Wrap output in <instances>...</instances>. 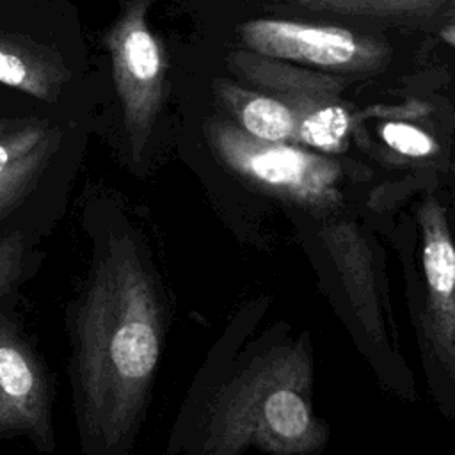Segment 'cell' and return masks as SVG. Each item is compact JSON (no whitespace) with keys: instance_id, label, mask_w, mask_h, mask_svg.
Here are the masks:
<instances>
[{"instance_id":"cell-11","label":"cell","mask_w":455,"mask_h":455,"mask_svg":"<svg viewBox=\"0 0 455 455\" xmlns=\"http://www.w3.org/2000/svg\"><path fill=\"white\" fill-rule=\"evenodd\" d=\"M322 236L339 267L352 304L361 322H364L366 332L373 338H380L382 320L379 313L377 290L370 270V258L364 242L357 236L354 228L347 224L329 226L322 231Z\"/></svg>"},{"instance_id":"cell-7","label":"cell","mask_w":455,"mask_h":455,"mask_svg":"<svg viewBox=\"0 0 455 455\" xmlns=\"http://www.w3.org/2000/svg\"><path fill=\"white\" fill-rule=\"evenodd\" d=\"M146 2H137L110 36L114 76L124 105L132 158H144L148 137L162 101L164 55L144 20Z\"/></svg>"},{"instance_id":"cell-4","label":"cell","mask_w":455,"mask_h":455,"mask_svg":"<svg viewBox=\"0 0 455 455\" xmlns=\"http://www.w3.org/2000/svg\"><path fill=\"white\" fill-rule=\"evenodd\" d=\"M16 300L0 304V439L23 437L39 453H53L52 377Z\"/></svg>"},{"instance_id":"cell-8","label":"cell","mask_w":455,"mask_h":455,"mask_svg":"<svg viewBox=\"0 0 455 455\" xmlns=\"http://www.w3.org/2000/svg\"><path fill=\"white\" fill-rule=\"evenodd\" d=\"M425 272L423 336L430 359L455 380V243L446 212L435 197L419 208Z\"/></svg>"},{"instance_id":"cell-13","label":"cell","mask_w":455,"mask_h":455,"mask_svg":"<svg viewBox=\"0 0 455 455\" xmlns=\"http://www.w3.org/2000/svg\"><path fill=\"white\" fill-rule=\"evenodd\" d=\"M299 7L371 20H423L455 7V0H286Z\"/></svg>"},{"instance_id":"cell-5","label":"cell","mask_w":455,"mask_h":455,"mask_svg":"<svg viewBox=\"0 0 455 455\" xmlns=\"http://www.w3.org/2000/svg\"><path fill=\"white\" fill-rule=\"evenodd\" d=\"M228 62L256 91L279 98L293 110L297 117L295 144L323 153H338L345 148L350 112L339 100L343 80L251 50L233 52Z\"/></svg>"},{"instance_id":"cell-2","label":"cell","mask_w":455,"mask_h":455,"mask_svg":"<svg viewBox=\"0 0 455 455\" xmlns=\"http://www.w3.org/2000/svg\"><path fill=\"white\" fill-rule=\"evenodd\" d=\"M306 347L275 348L224 384L197 419L176 425L167 455H238L247 446L274 455H306L325 441L309 402Z\"/></svg>"},{"instance_id":"cell-10","label":"cell","mask_w":455,"mask_h":455,"mask_svg":"<svg viewBox=\"0 0 455 455\" xmlns=\"http://www.w3.org/2000/svg\"><path fill=\"white\" fill-rule=\"evenodd\" d=\"M213 91L224 110L245 133L261 140L295 144L297 117L279 98L226 78L215 80Z\"/></svg>"},{"instance_id":"cell-6","label":"cell","mask_w":455,"mask_h":455,"mask_svg":"<svg viewBox=\"0 0 455 455\" xmlns=\"http://www.w3.org/2000/svg\"><path fill=\"white\" fill-rule=\"evenodd\" d=\"M242 43L254 53L327 71L361 73L380 68L389 50L380 41L343 27L256 18L240 25Z\"/></svg>"},{"instance_id":"cell-1","label":"cell","mask_w":455,"mask_h":455,"mask_svg":"<svg viewBox=\"0 0 455 455\" xmlns=\"http://www.w3.org/2000/svg\"><path fill=\"white\" fill-rule=\"evenodd\" d=\"M89 263L66 306L80 455H130L162 357L167 304L142 229L114 203L84 210Z\"/></svg>"},{"instance_id":"cell-15","label":"cell","mask_w":455,"mask_h":455,"mask_svg":"<svg viewBox=\"0 0 455 455\" xmlns=\"http://www.w3.org/2000/svg\"><path fill=\"white\" fill-rule=\"evenodd\" d=\"M0 82L25 89L37 96L43 94L41 85H37L32 75V69L18 55L9 53L5 50H0Z\"/></svg>"},{"instance_id":"cell-3","label":"cell","mask_w":455,"mask_h":455,"mask_svg":"<svg viewBox=\"0 0 455 455\" xmlns=\"http://www.w3.org/2000/svg\"><path fill=\"white\" fill-rule=\"evenodd\" d=\"M204 132L215 156L254 187L313 210L339 204L336 160L299 144L256 139L224 119L210 121Z\"/></svg>"},{"instance_id":"cell-9","label":"cell","mask_w":455,"mask_h":455,"mask_svg":"<svg viewBox=\"0 0 455 455\" xmlns=\"http://www.w3.org/2000/svg\"><path fill=\"white\" fill-rule=\"evenodd\" d=\"M64 212V185L50 167L0 180V233L37 226L53 231Z\"/></svg>"},{"instance_id":"cell-12","label":"cell","mask_w":455,"mask_h":455,"mask_svg":"<svg viewBox=\"0 0 455 455\" xmlns=\"http://www.w3.org/2000/svg\"><path fill=\"white\" fill-rule=\"evenodd\" d=\"M53 231L37 226H21L0 233V304L18 297L44 261L43 242Z\"/></svg>"},{"instance_id":"cell-14","label":"cell","mask_w":455,"mask_h":455,"mask_svg":"<svg viewBox=\"0 0 455 455\" xmlns=\"http://www.w3.org/2000/svg\"><path fill=\"white\" fill-rule=\"evenodd\" d=\"M380 135L391 149L405 156L423 158L437 149L435 140L428 133L407 123H386L380 128Z\"/></svg>"}]
</instances>
